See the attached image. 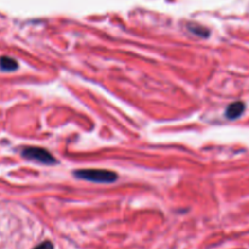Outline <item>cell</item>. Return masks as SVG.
Instances as JSON below:
<instances>
[{
    "instance_id": "obj_1",
    "label": "cell",
    "mask_w": 249,
    "mask_h": 249,
    "mask_svg": "<svg viewBox=\"0 0 249 249\" xmlns=\"http://www.w3.org/2000/svg\"><path fill=\"white\" fill-rule=\"evenodd\" d=\"M73 174L78 179L88 180L91 182H101V184H111L118 179L117 173L105 169H79L75 170Z\"/></svg>"
},
{
    "instance_id": "obj_5",
    "label": "cell",
    "mask_w": 249,
    "mask_h": 249,
    "mask_svg": "<svg viewBox=\"0 0 249 249\" xmlns=\"http://www.w3.org/2000/svg\"><path fill=\"white\" fill-rule=\"evenodd\" d=\"M189 29L194 34H196V36H203V38H207V36H209V31L207 28H204V27L199 26V24H189Z\"/></svg>"
},
{
    "instance_id": "obj_4",
    "label": "cell",
    "mask_w": 249,
    "mask_h": 249,
    "mask_svg": "<svg viewBox=\"0 0 249 249\" xmlns=\"http://www.w3.org/2000/svg\"><path fill=\"white\" fill-rule=\"evenodd\" d=\"M17 67H18V63H17L14 58L6 57V56L0 58V68H1L2 71L11 72V71L17 70Z\"/></svg>"
},
{
    "instance_id": "obj_6",
    "label": "cell",
    "mask_w": 249,
    "mask_h": 249,
    "mask_svg": "<svg viewBox=\"0 0 249 249\" xmlns=\"http://www.w3.org/2000/svg\"><path fill=\"white\" fill-rule=\"evenodd\" d=\"M33 249H53V245L50 242V241H45V242L40 243V245L36 246V247Z\"/></svg>"
},
{
    "instance_id": "obj_3",
    "label": "cell",
    "mask_w": 249,
    "mask_h": 249,
    "mask_svg": "<svg viewBox=\"0 0 249 249\" xmlns=\"http://www.w3.org/2000/svg\"><path fill=\"white\" fill-rule=\"evenodd\" d=\"M246 109V105L243 102L237 101L233 104L229 105V107L225 111V116L228 119H237L238 117L242 116V113Z\"/></svg>"
},
{
    "instance_id": "obj_2",
    "label": "cell",
    "mask_w": 249,
    "mask_h": 249,
    "mask_svg": "<svg viewBox=\"0 0 249 249\" xmlns=\"http://www.w3.org/2000/svg\"><path fill=\"white\" fill-rule=\"evenodd\" d=\"M22 156L31 160L41 163V164H55L56 158L49 151L40 147H26L22 150Z\"/></svg>"
}]
</instances>
